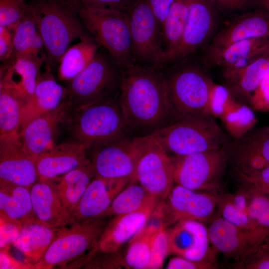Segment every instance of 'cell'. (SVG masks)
I'll use <instances>...</instances> for the list:
<instances>
[{
	"instance_id": "6da1fadb",
	"label": "cell",
	"mask_w": 269,
	"mask_h": 269,
	"mask_svg": "<svg viewBox=\"0 0 269 269\" xmlns=\"http://www.w3.org/2000/svg\"><path fill=\"white\" fill-rule=\"evenodd\" d=\"M118 98L129 132L148 135L170 124L161 68L132 63L122 68Z\"/></svg>"
},
{
	"instance_id": "7a4b0ae2",
	"label": "cell",
	"mask_w": 269,
	"mask_h": 269,
	"mask_svg": "<svg viewBox=\"0 0 269 269\" xmlns=\"http://www.w3.org/2000/svg\"><path fill=\"white\" fill-rule=\"evenodd\" d=\"M165 64L163 74L169 104L170 124L210 114L208 103L214 82L185 59Z\"/></svg>"
},
{
	"instance_id": "3957f363",
	"label": "cell",
	"mask_w": 269,
	"mask_h": 269,
	"mask_svg": "<svg viewBox=\"0 0 269 269\" xmlns=\"http://www.w3.org/2000/svg\"><path fill=\"white\" fill-rule=\"evenodd\" d=\"M31 3L45 50L46 68L51 70L73 40L91 36L69 0H34Z\"/></svg>"
},
{
	"instance_id": "277c9868",
	"label": "cell",
	"mask_w": 269,
	"mask_h": 269,
	"mask_svg": "<svg viewBox=\"0 0 269 269\" xmlns=\"http://www.w3.org/2000/svg\"><path fill=\"white\" fill-rule=\"evenodd\" d=\"M103 217L76 221L66 227L52 242L34 269L84 266L98 252V243L106 226Z\"/></svg>"
},
{
	"instance_id": "5b68a950",
	"label": "cell",
	"mask_w": 269,
	"mask_h": 269,
	"mask_svg": "<svg viewBox=\"0 0 269 269\" xmlns=\"http://www.w3.org/2000/svg\"><path fill=\"white\" fill-rule=\"evenodd\" d=\"M69 0L87 30L121 69L134 63L128 12L90 7Z\"/></svg>"
},
{
	"instance_id": "8992f818",
	"label": "cell",
	"mask_w": 269,
	"mask_h": 269,
	"mask_svg": "<svg viewBox=\"0 0 269 269\" xmlns=\"http://www.w3.org/2000/svg\"><path fill=\"white\" fill-rule=\"evenodd\" d=\"M215 118L210 114H205L169 124L151 134L167 152L176 155L220 149L229 135Z\"/></svg>"
},
{
	"instance_id": "52a82bcc",
	"label": "cell",
	"mask_w": 269,
	"mask_h": 269,
	"mask_svg": "<svg viewBox=\"0 0 269 269\" xmlns=\"http://www.w3.org/2000/svg\"><path fill=\"white\" fill-rule=\"evenodd\" d=\"M118 94L114 98H105L74 110L72 133L76 141L85 144L88 150L96 144L127 135L128 130Z\"/></svg>"
},
{
	"instance_id": "ba28073f",
	"label": "cell",
	"mask_w": 269,
	"mask_h": 269,
	"mask_svg": "<svg viewBox=\"0 0 269 269\" xmlns=\"http://www.w3.org/2000/svg\"><path fill=\"white\" fill-rule=\"evenodd\" d=\"M121 68L108 53L97 52L87 67L70 81L66 101L77 110L105 99L113 89H119Z\"/></svg>"
},
{
	"instance_id": "9c48e42d",
	"label": "cell",
	"mask_w": 269,
	"mask_h": 269,
	"mask_svg": "<svg viewBox=\"0 0 269 269\" xmlns=\"http://www.w3.org/2000/svg\"><path fill=\"white\" fill-rule=\"evenodd\" d=\"M150 134L133 138L125 135L91 148L90 162L94 177H133Z\"/></svg>"
},
{
	"instance_id": "30bf717a",
	"label": "cell",
	"mask_w": 269,
	"mask_h": 269,
	"mask_svg": "<svg viewBox=\"0 0 269 269\" xmlns=\"http://www.w3.org/2000/svg\"><path fill=\"white\" fill-rule=\"evenodd\" d=\"M134 63L161 68L166 64L162 31L145 0H138L128 12Z\"/></svg>"
},
{
	"instance_id": "8fae6325",
	"label": "cell",
	"mask_w": 269,
	"mask_h": 269,
	"mask_svg": "<svg viewBox=\"0 0 269 269\" xmlns=\"http://www.w3.org/2000/svg\"><path fill=\"white\" fill-rule=\"evenodd\" d=\"M173 160L174 182L194 190L218 188L228 164L221 148L176 155Z\"/></svg>"
},
{
	"instance_id": "7c38bea8",
	"label": "cell",
	"mask_w": 269,
	"mask_h": 269,
	"mask_svg": "<svg viewBox=\"0 0 269 269\" xmlns=\"http://www.w3.org/2000/svg\"><path fill=\"white\" fill-rule=\"evenodd\" d=\"M174 163L153 134L137 165L133 179L152 196L165 200L173 187Z\"/></svg>"
},
{
	"instance_id": "4fadbf2b",
	"label": "cell",
	"mask_w": 269,
	"mask_h": 269,
	"mask_svg": "<svg viewBox=\"0 0 269 269\" xmlns=\"http://www.w3.org/2000/svg\"><path fill=\"white\" fill-rule=\"evenodd\" d=\"M208 230L213 250L235 261L261 245L269 244V233L264 228L240 227L221 216L212 221Z\"/></svg>"
},
{
	"instance_id": "5bb4252c",
	"label": "cell",
	"mask_w": 269,
	"mask_h": 269,
	"mask_svg": "<svg viewBox=\"0 0 269 269\" xmlns=\"http://www.w3.org/2000/svg\"><path fill=\"white\" fill-rule=\"evenodd\" d=\"M225 158L237 173L269 166V126L253 128L243 136H229L222 147Z\"/></svg>"
},
{
	"instance_id": "9a60e30c",
	"label": "cell",
	"mask_w": 269,
	"mask_h": 269,
	"mask_svg": "<svg viewBox=\"0 0 269 269\" xmlns=\"http://www.w3.org/2000/svg\"><path fill=\"white\" fill-rule=\"evenodd\" d=\"M217 10L214 0H190L189 14L181 41L168 58L166 64L189 57L205 44L214 31Z\"/></svg>"
},
{
	"instance_id": "2e32d148",
	"label": "cell",
	"mask_w": 269,
	"mask_h": 269,
	"mask_svg": "<svg viewBox=\"0 0 269 269\" xmlns=\"http://www.w3.org/2000/svg\"><path fill=\"white\" fill-rule=\"evenodd\" d=\"M164 201L166 228L185 219L207 221L217 207L218 195L198 192L177 184Z\"/></svg>"
},
{
	"instance_id": "e0dca14e",
	"label": "cell",
	"mask_w": 269,
	"mask_h": 269,
	"mask_svg": "<svg viewBox=\"0 0 269 269\" xmlns=\"http://www.w3.org/2000/svg\"><path fill=\"white\" fill-rule=\"evenodd\" d=\"M168 254L194 261L214 262L215 255L210 249L208 230L202 222L182 220L167 229Z\"/></svg>"
},
{
	"instance_id": "ac0fdd59",
	"label": "cell",
	"mask_w": 269,
	"mask_h": 269,
	"mask_svg": "<svg viewBox=\"0 0 269 269\" xmlns=\"http://www.w3.org/2000/svg\"><path fill=\"white\" fill-rule=\"evenodd\" d=\"M70 109L66 100L56 109L32 119L21 129L19 136L22 146L35 161L54 144L58 129L68 119Z\"/></svg>"
},
{
	"instance_id": "d6986e66",
	"label": "cell",
	"mask_w": 269,
	"mask_h": 269,
	"mask_svg": "<svg viewBox=\"0 0 269 269\" xmlns=\"http://www.w3.org/2000/svg\"><path fill=\"white\" fill-rule=\"evenodd\" d=\"M0 179L29 189L38 179L35 161L25 151L19 135L0 136Z\"/></svg>"
},
{
	"instance_id": "ffe728a7",
	"label": "cell",
	"mask_w": 269,
	"mask_h": 269,
	"mask_svg": "<svg viewBox=\"0 0 269 269\" xmlns=\"http://www.w3.org/2000/svg\"><path fill=\"white\" fill-rule=\"evenodd\" d=\"M133 177H94L72 213L76 221L102 217L116 196L131 182Z\"/></svg>"
},
{
	"instance_id": "44dd1931",
	"label": "cell",
	"mask_w": 269,
	"mask_h": 269,
	"mask_svg": "<svg viewBox=\"0 0 269 269\" xmlns=\"http://www.w3.org/2000/svg\"><path fill=\"white\" fill-rule=\"evenodd\" d=\"M88 150L85 144L77 141L54 144L35 160L38 178L50 179L90 163Z\"/></svg>"
},
{
	"instance_id": "7402d4cb",
	"label": "cell",
	"mask_w": 269,
	"mask_h": 269,
	"mask_svg": "<svg viewBox=\"0 0 269 269\" xmlns=\"http://www.w3.org/2000/svg\"><path fill=\"white\" fill-rule=\"evenodd\" d=\"M159 201L152 196L137 210L115 215L103 231L99 241L98 252L112 253L119 250L142 228Z\"/></svg>"
},
{
	"instance_id": "603a6c76",
	"label": "cell",
	"mask_w": 269,
	"mask_h": 269,
	"mask_svg": "<svg viewBox=\"0 0 269 269\" xmlns=\"http://www.w3.org/2000/svg\"><path fill=\"white\" fill-rule=\"evenodd\" d=\"M269 36V14L259 8L229 21L214 37L207 53L246 39Z\"/></svg>"
},
{
	"instance_id": "cb8c5ba5",
	"label": "cell",
	"mask_w": 269,
	"mask_h": 269,
	"mask_svg": "<svg viewBox=\"0 0 269 269\" xmlns=\"http://www.w3.org/2000/svg\"><path fill=\"white\" fill-rule=\"evenodd\" d=\"M46 54L11 57L0 68V81L13 87L25 103L33 96Z\"/></svg>"
},
{
	"instance_id": "d4e9b609",
	"label": "cell",
	"mask_w": 269,
	"mask_h": 269,
	"mask_svg": "<svg viewBox=\"0 0 269 269\" xmlns=\"http://www.w3.org/2000/svg\"><path fill=\"white\" fill-rule=\"evenodd\" d=\"M30 193L34 213L42 224L60 228L76 222L45 180L38 178L30 188Z\"/></svg>"
},
{
	"instance_id": "484cf974",
	"label": "cell",
	"mask_w": 269,
	"mask_h": 269,
	"mask_svg": "<svg viewBox=\"0 0 269 269\" xmlns=\"http://www.w3.org/2000/svg\"><path fill=\"white\" fill-rule=\"evenodd\" d=\"M206 54L212 65L224 70L240 68L269 55V36L244 39Z\"/></svg>"
},
{
	"instance_id": "4316f807",
	"label": "cell",
	"mask_w": 269,
	"mask_h": 269,
	"mask_svg": "<svg viewBox=\"0 0 269 269\" xmlns=\"http://www.w3.org/2000/svg\"><path fill=\"white\" fill-rule=\"evenodd\" d=\"M269 72V55L235 69L224 70L225 86L238 102L249 106L251 98Z\"/></svg>"
},
{
	"instance_id": "83f0119b",
	"label": "cell",
	"mask_w": 269,
	"mask_h": 269,
	"mask_svg": "<svg viewBox=\"0 0 269 269\" xmlns=\"http://www.w3.org/2000/svg\"><path fill=\"white\" fill-rule=\"evenodd\" d=\"M46 70L42 75L39 74L34 93L25 104L21 129L32 119L56 109L66 100V88L56 82L50 70Z\"/></svg>"
},
{
	"instance_id": "f1b7e54d",
	"label": "cell",
	"mask_w": 269,
	"mask_h": 269,
	"mask_svg": "<svg viewBox=\"0 0 269 269\" xmlns=\"http://www.w3.org/2000/svg\"><path fill=\"white\" fill-rule=\"evenodd\" d=\"M0 219L21 227L37 220L32 208L30 189L0 179Z\"/></svg>"
},
{
	"instance_id": "f546056e",
	"label": "cell",
	"mask_w": 269,
	"mask_h": 269,
	"mask_svg": "<svg viewBox=\"0 0 269 269\" xmlns=\"http://www.w3.org/2000/svg\"><path fill=\"white\" fill-rule=\"evenodd\" d=\"M65 227L51 228L38 220L29 222L22 226L12 245L23 254L26 261L34 265Z\"/></svg>"
},
{
	"instance_id": "4dcf8cb0",
	"label": "cell",
	"mask_w": 269,
	"mask_h": 269,
	"mask_svg": "<svg viewBox=\"0 0 269 269\" xmlns=\"http://www.w3.org/2000/svg\"><path fill=\"white\" fill-rule=\"evenodd\" d=\"M94 175L90 163L63 175L45 179L72 214Z\"/></svg>"
},
{
	"instance_id": "1f68e13d",
	"label": "cell",
	"mask_w": 269,
	"mask_h": 269,
	"mask_svg": "<svg viewBox=\"0 0 269 269\" xmlns=\"http://www.w3.org/2000/svg\"><path fill=\"white\" fill-rule=\"evenodd\" d=\"M25 101L7 84L0 82V136L19 135Z\"/></svg>"
},
{
	"instance_id": "d6a6232c",
	"label": "cell",
	"mask_w": 269,
	"mask_h": 269,
	"mask_svg": "<svg viewBox=\"0 0 269 269\" xmlns=\"http://www.w3.org/2000/svg\"><path fill=\"white\" fill-rule=\"evenodd\" d=\"M43 48V42L34 7L30 3L28 10L14 29L13 51L11 57L45 54Z\"/></svg>"
},
{
	"instance_id": "836d02e7",
	"label": "cell",
	"mask_w": 269,
	"mask_h": 269,
	"mask_svg": "<svg viewBox=\"0 0 269 269\" xmlns=\"http://www.w3.org/2000/svg\"><path fill=\"white\" fill-rule=\"evenodd\" d=\"M99 45L93 37L83 38L68 48L59 63L60 78L70 81L83 70L98 52Z\"/></svg>"
},
{
	"instance_id": "e575fe53",
	"label": "cell",
	"mask_w": 269,
	"mask_h": 269,
	"mask_svg": "<svg viewBox=\"0 0 269 269\" xmlns=\"http://www.w3.org/2000/svg\"><path fill=\"white\" fill-rule=\"evenodd\" d=\"M189 2L190 0H174L162 25V43L166 60L181 41L189 14Z\"/></svg>"
},
{
	"instance_id": "d590c367",
	"label": "cell",
	"mask_w": 269,
	"mask_h": 269,
	"mask_svg": "<svg viewBox=\"0 0 269 269\" xmlns=\"http://www.w3.org/2000/svg\"><path fill=\"white\" fill-rule=\"evenodd\" d=\"M217 207L221 217L236 226L247 229L261 227L250 215L243 187L235 193L218 195Z\"/></svg>"
},
{
	"instance_id": "8d00e7d4",
	"label": "cell",
	"mask_w": 269,
	"mask_h": 269,
	"mask_svg": "<svg viewBox=\"0 0 269 269\" xmlns=\"http://www.w3.org/2000/svg\"><path fill=\"white\" fill-rule=\"evenodd\" d=\"M153 196L136 180L130 183L115 198L104 216L132 212L140 208Z\"/></svg>"
},
{
	"instance_id": "74e56055",
	"label": "cell",
	"mask_w": 269,
	"mask_h": 269,
	"mask_svg": "<svg viewBox=\"0 0 269 269\" xmlns=\"http://www.w3.org/2000/svg\"><path fill=\"white\" fill-rule=\"evenodd\" d=\"M156 235L139 231L131 240L124 255L120 254L122 269H147L151 244Z\"/></svg>"
},
{
	"instance_id": "f35d334b",
	"label": "cell",
	"mask_w": 269,
	"mask_h": 269,
	"mask_svg": "<svg viewBox=\"0 0 269 269\" xmlns=\"http://www.w3.org/2000/svg\"><path fill=\"white\" fill-rule=\"evenodd\" d=\"M253 110L248 105L238 102L220 119L230 136L240 137L255 127L257 119Z\"/></svg>"
},
{
	"instance_id": "ab89813d",
	"label": "cell",
	"mask_w": 269,
	"mask_h": 269,
	"mask_svg": "<svg viewBox=\"0 0 269 269\" xmlns=\"http://www.w3.org/2000/svg\"><path fill=\"white\" fill-rule=\"evenodd\" d=\"M247 199L250 215L269 233V194L260 193L242 186Z\"/></svg>"
},
{
	"instance_id": "60d3db41",
	"label": "cell",
	"mask_w": 269,
	"mask_h": 269,
	"mask_svg": "<svg viewBox=\"0 0 269 269\" xmlns=\"http://www.w3.org/2000/svg\"><path fill=\"white\" fill-rule=\"evenodd\" d=\"M238 102L225 86L214 83L209 97V113L214 117L220 119Z\"/></svg>"
},
{
	"instance_id": "b9f144b4",
	"label": "cell",
	"mask_w": 269,
	"mask_h": 269,
	"mask_svg": "<svg viewBox=\"0 0 269 269\" xmlns=\"http://www.w3.org/2000/svg\"><path fill=\"white\" fill-rule=\"evenodd\" d=\"M29 7L23 0H0V26L14 30Z\"/></svg>"
},
{
	"instance_id": "7bdbcfd3",
	"label": "cell",
	"mask_w": 269,
	"mask_h": 269,
	"mask_svg": "<svg viewBox=\"0 0 269 269\" xmlns=\"http://www.w3.org/2000/svg\"><path fill=\"white\" fill-rule=\"evenodd\" d=\"M232 267L237 269H269V249L267 244L235 261Z\"/></svg>"
},
{
	"instance_id": "ee69618b",
	"label": "cell",
	"mask_w": 269,
	"mask_h": 269,
	"mask_svg": "<svg viewBox=\"0 0 269 269\" xmlns=\"http://www.w3.org/2000/svg\"><path fill=\"white\" fill-rule=\"evenodd\" d=\"M167 255H168L167 231V229L163 227L159 230L152 241L147 269L161 268Z\"/></svg>"
},
{
	"instance_id": "f6af8a7d",
	"label": "cell",
	"mask_w": 269,
	"mask_h": 269,
	"mask_svg": "<svg viewBox=\"0 0 269 269\" xmlns=\"http://www.w3.org/2000/svg\"><path fill=\"white\" fill-rule=\"evenodd\" d=\"M242 186L269 194V166L247 173H236Z\"/></svg>"
},
{
	"instance_id": "bcb514c9",
	"label": "cell",
	"mask_w": 269,
	"mask_h": 269,
	"mask_svg": "<svg viewBox=\"0 0 269 269\" xmlns=\"http://www.w3.org/2000/svg\"><path fill=\"white\" fill-rule=\"evenodd\" d=\"M249 106L260 112H269V72L253 94Z\"/></svg>"
},
{
	"instance_id": "7dc6e473",
	"label": "cell",
	"mask_w": 269,
	"mask_h": 269,
	"mask_svg": "<svg viewBox=\"0 0 269 269\" xmlns=\"http://www.w3.org/2000/svg\"><path fill=\"white\" fill-rule=\"evenodd\" d=\"M92 8L109 9L128 12L138 0H75Z\"/></svg>"
},
{
	"instance_id": "c3c4849f",
	"label": "cell",
	"mask_w": 269,
	"mask_h": 269,
	"mask_svg": "<svg viewBox=\"0 0 269 269\" xmlns=\"http://www.w3.org/2000/svg\"><path fill=\"white\" fill-rule=\"evenodd\" d=\"M219 266L215 262L210 260L194 261L177 256L169 261L167 269H215Z\"/></svg>"
},
{
	"instance_id": "681fc988",
	"label": "cell",
	"mask_w": 269,
	"mask_h": 269,
	"mask_svg": "<svg viewBox=\"0 0 269 269\" xmlns=\"http://www.w3.org/2000/svg\"><path fill=\"white\" fill-rule=\"evenodd\" d=\"M164 205V200L158 202L139 231L156 234L161 228L165 227Z\"/></svg>"
},
{
	"instance_id": "f907efd6",
	"label": "cell",
	"mask_w": 269,
	"mask_h": 269,
	"mask_svg": "<svg viewBox=\"0 0 269 269\" xmlns=\"http://www.w3.org/2000/svg\"><path fill=\"white\" fill-rule=\"evenodd\" d=\"M22 227L15 223L0 219V249L12 245Z\"/></svg>"
},
{
	"instance_id": "816d5d0a",
	"label": "cell",
	"mask_w": 269,
	"mask_h": 269,
	"mask_svg": "<svg viewBox=\"0 0 269 269\" xmlns=\"http://www.w3.org/2000/svg\"><path fill=\"white\" fill-rule=\"evenodd\" d=\"M14 31L0 26V59L3 63L10 58L12 53Z\"/></svg>"
},
{
	"instance_id": "f5cc1de1",
	"label": "cell",
	"mask_w": 269,
	"mask_h": 269,
	"mask_svg": "<svg viewBox=\"0 0 269 269\" xmlns=\"http://www.w3.org/2000/svg\"><path fill=\"white\" fill-rule=\"evenodd\" d=\"M9 246L0 249V269H34V265L27 261L21 262L10 255Z\"/></svg>"
},
{
	"instance_id": "db71d44e",
	"label": "cell",
	"mask_w": 269,
	"mask_h": 269,
	"mask_svg": "<svg viewBox=\"0 0 269 269\" xmlns=\"http://www.w3.org/2000/svg\"><path fill=\"white\" fill-rule=\"evenodd\" d=\"M218 10L231 12L257 5V0H214Z\"/></svg>"
},
{
	"instance_id": "11a10c76",
	"label": "cell",
	"mask_w": 269,
	"mask_h": 269,
	"mask_svg": "<svg viewBox=\"0 0 269 269\" xmlns=\"http://www.w3.org/2000/svg\"><path fill=\"white\" fill-rule=\"evenodd\" d=\"M161 29L163 22L174 0H145Z\"/></svg>"
},
{
	"instance_id": "9f6ffc18",
	"label": "cell",
	"mask_w": 269,
	"mask_h": 269,
	"mask_svg": "<svg viewBox=\"0 0 269 269\" xmlns=\"http://www.w3.org/2000/svg\"><path fill=\"white\" fill-rule=\"evenodd\" d=\"M257 5L269 14V0H257Z\"/></svg>"
},
{
	"instance_id": "6f0895ef",
	"label": "cell",
	"mask_w": 269,
	"mask_h": 269,
	"mask_svg": "<svg viewBox=\"0 0 269 269\" xmlns=\"http://www.w3.org/2000/svg\"><path fill=\"white\" fill-rule=\"evenodd\" d=\"M267 246L268 249H269V244H267Z\"/></svg>"
}]
</instances>
